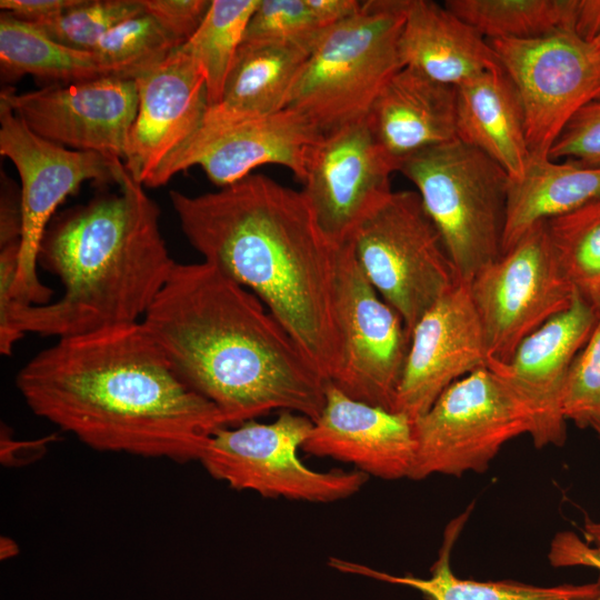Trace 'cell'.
<instances>
[{
	"label": "cell",
	"instance_id": "obj_1",
	"mask_svg": "<svg viewBox=\"0 0 600 600\" xmlns=\"http://www.w3.org/2000/svg\"><path fill=\"white\" fill-rule=\"evenodd\" d=\"M16 386L34 414L101 452L199 461L226 427L141 322L58 339L19 370Z\"/></svg>",
	"mask_w": 600,
	"mask_h": 600
},
{
	"label": "cell",
	"instance_id": "obj_2",
	"mask_svg": "<svg viewBox=\"0 0 600 600\" xmlns=\"http://www.w3.org/2000/svg\"><path fill=\"white\" fill-rule=\"evenodd\" d=\"M170 201L203 260L251 291L327 383L341 358L336 316L338 250L302 193L251 173L218 191Z\"/></svg>",
	"mask_w": 600,
	"mask_h": 600
},
{
	"label": "cell",
	"instance_id": "obj_3",
	"mask_svg": "<svg viewBox=\"0 0 600 600\" xmlns=\"http://www.w3.org/2000/svg\"><path fill=\"white\" fill-rule=\"evenodd\" d=\"M141 323L226 427L274 410L314 421L327 382L249 290L214 266L176 262Z\"/></svg>",
	"mask_w": 600,
	"mask_h": 600
},
{
	"label": "cell",
	"instance_id": "obj_4",
	"mask_svg": "<svg viewBox=\"0 0 600 600\" xmlns=\"http://www.w3.org/2000/svg\"><path fill=\"white\" fill-rule=\"evenodd\" d=\"M119 193L92 199L49 224L38 266L62 284L57 300L14 304L0 320V352L27 333L58 339L141 322L176 261L160 210L124 166Z\"/></svg>",
	"mask_w": 600,
	"mask_h": 600
},
{
	"label": "cell",
	"instance_id": "obj_5",
	"mask_svg": "<svg viewBox=\"0 0 600 600\" xmlns=\"http://www.w3.org/2000/svg\"><path fill=\"white\" fill-rule=\"evenodd\" d=\"M409 1H362L357 14L329 28L311 50L286 108L302 113L323 136L366 118L382 87L403 67L399 40Z\"/></svg>",
	"mask_w": 600,
	"mask_h": 600
},
{
	"label": "cell",
	"instance_id": "obj_6",
	"mask_svg": "<svg viewBox=\"0 0 600 600\" xmlns=\"http://www.w3.org/2000/svg\"><path fill=\"white\" fill-rule=\"evenodd\" d=\"M398 171L417 188L461 281L502 254L509 176L457 139L414 152Z\"/></svg>",
	"mask_w": 600,
	"mask_h": 600
},
{
	"label": "cell",
	"instance_id": "obj_7",
	"mask_svg": "<svg viewBox=\"0 0 600 600\" xmlns=\"http://www.w3.org/2000/svg\"><path fill=\"white\" fill-rule=\"evenodd\" d=\"M350 244L361 272L409 333L461 281L417 191H393Z\"/></svg>",
	"mask_w": 600,
	"mask_h": 600
},
{
	"label": "cell",
	"instance_id": "obj_8",
	"mask_svg": "<svg viewBox=\"0 0 600 600\" xmlns=\"http://www.w3.org/2000/svg\"><path fill=\"white\" fill-rule=\"evenodd\" d=\"M312 420L281 411L270 423L256 420L221 427L209 438L199 462L231 489L263 498L331 503L358 493L369 479L360 471H317L299 458Z\"/></svg>",
	"mask_w": 600,
	"mask_h": 600
},
{
	"label": "cell",
	"instance_id": "obj_9",
	"mask_svg": "<svg viewBox=\"0 0 600 600\" xmlns=\"http://www.w3.org/2000/svg\"><path fill=\"white\" fill-rule=\"evenodd\" d=\"M0 153L14 164L21 181L22 229L18 270L10 299L0 318L14 304H44L52 290L38 277V251L59 204L88 180L119 182L121 160L77 151L32 132L0 100Z\"/></svg>",
	"mask_w": 600,
	"mask_h": 600
},
{
	"label": "cell",
	"instance_id": "obj_10",
	"mask_svg": "<svg viewBox=\"0 0 600 600\" xmlns=\"http://www.w3.org/2000/svg\"><path fill=\"white\" fill-rule=\"evenodd\" d=\"M413 422L411 480L486 471L508 441L531 431L524 404L488 368L453 382Z\"/></svg>",
	"mask_w": 600,
	"mask_h": 600
},
{
	"label": "cell",
	"instance_id": "obj_11",
	"mask_svg": "<svg viewBox=\"0 0 600 600\" xmlns=\"http://www.w3.org/2000/svg\"><path fill=\"white\" fill-rule=\"evenodd\" d=\"M322 138L307 117L292 109L244 116L212 106L198 130L163 160L143 186H163L178 172L199 166L213 184L224 188L264 164L283 166L302 183Z\"/></svg>",
	"mask_w": 600,
	"mask_h": 600
},
{
	"label": "cell",
	"instance_id": "obj_12",
	"mask_svg": "<svg viewBox=\"0 0 600 600\" xmlns=\"http://www.w3.org/2000/svg\"><path fill=\"white\" fill-rule=\"evenodd\" d=\"M482 323L489 362H508L520 342L568 309L578 294L562 271L546 221L469 282Z\"/></svg>",
	"mask_w": 600,
	"mask_h": 600
},
{
	"label": "cell",
	"instance_id": "obj_13",
	"mask_svg": "<svg viewBox=\"0 0 600 600\" xmlns=\"http://www.w3.org/2000/svg\"><path fill=\"white\" fill-rule=\"evenodd\" d=\"M488 41L520 97L531 158H549L573 116L600 100V52L573 33Z\"/></svg>",
	"mask_w": 600,
	"mask_h": 600
},
{
	"label": "cell",
	"instance_id": "obj_14",
	"mask_svg": "<svg viewBox=\"0 0 600 600\" xmlns=\"http://www.w3.org/2000/svg\"><path fill=\"white\" fill-rule=\"evenodd\" d=\"M336 316L341 358L329 383L352 399L394 411L410 333L366 279L350 243L338 250Z\"/></svg>",
	"mask_w": 600,
	"mask_h": 600
},
{
	"label": "cell",
	"instance_id": "obj_15",
	"mask_svg": "<svg viewBox=\"0 0 600 600\" xmlns=\"http://www.w3.org/2000/svg\"><path fill=\"white\" fill-rule=\"evenodd\" d=\"M398 163L378 143L367 119L324 134L302 181L314 217L337 247L354 234L392 194Z\"/></svg>",
	"mask_w": 600,
	"mask_h": 600
},
{
	"label": "cell",
	"instance_id": "obj_16",
	"mask_svg": "<svg viewBox=\"0 0 600 600\" xmlns=\"http://www.w3.org/2000/svg\"><path fill=\"white\" fill-rule=\"evenodd\" d=\"M0 100L39 137L121 161L138 109L136 81L118 76L49 84L23 93L6 87Z\"/></svg>",
	"mask_w": 600,
	"mask_h": 600
},
{
	"label": "cell",
	"instance_id": "obj_17",
	"mask_svg": "<svg viewBox=\"0 0 600 600\" xmlns=\"http://www.w3.org/2000/svg\"><path fill=\"white\" fill-rule=\"evenodd\" d=\"M598 321L596 308L577 294L568 309L523 339L508 362L488 363L529 411V436L537 448L559 447L567 439V378Z\"/></svg>",
	"mask_w": 600,
	"mask_h": 600
},
{
	"label": "cell",
	"instance_id": "obj_18",
	"mask_svg": "<svg viewBox=\"0 0 600 600\" xmlns=\"http://www.w3.org/2000/svg\"><path fill=\"white\" fill-rule=\"evenodd\" d=\"M487 367L482 323L460 281L412 329L394 411L416 420L453 382Z\"/></svg>",
	"mask_w": 600,
	"mask_h": 600
},
{
	"label": "cell",
	"instance_id": "obj_19",
	"mask_svg": "<svg viewBox=\"0 0 600 600\" xmlns=\"http://www.w3.org/2000/svg\"><path fill=\"white\" fill-rule=\"evenodd\" d=\"M134 81L138 109L122 162L129 174L144 184L198 130L209 101L204 76L183 46Z\"/></svg>",
	"mask_w": 600,
	"mask_h": 600
},
{
	"label": "cell",
	"instance_id": "obj_20",
	"mask_svg": "<svg viewBox=\"0 0 600 600\" xmlns=\"http://www.w3.org/2000/svg\"><path fill=\"white\" fill-rule=\"evenodd\" d=\"M414 422L407 414L359 401L331 383L302 450L353 466L368 477L409 479L416 457Z\"/></svg>",
	"mask_w": 600,
	"mask_h": 600
},
{
	"label": "cell",
	"instance_id": "obj_21",
	"mask_svg": "<svg viewBox=\"0 0 600 600\" xmlns=\"http://www.w3.org/2000/svg\"><path fill=\"white\" fill-rule=\"evenodd\" d=\"M457 87L402 67L373 100L367 122L378 143L399 162L457 134Z\"/></svg>",
	"mask_w": 600,
	"mask_h": 600
},
{
	"label": "cell",
	"instance_id": "obj_22",
	"mask_svg": "<svg viewBox=\"0 0 600 600\" xmlns=\"http://www.w3.org/2000/svg\"><path fill=\"white\" fill-rule=\"evenodd\" d=\"M403 67L459 87L503 69L489 41L444 4L410 0L399 40Z\"/></svg>",
	"mask_w": 600,
	"mask_h": 600
},
{
	"label": "cell",
	"instance_id": "obj_23",
	"mask_svg": "<svg viewBox=\"0 0 600 600\" xmlns=\"http://www.w3.org/2000/svg\"><path fill=\"white\" fill-rule=\"evenodd\" d=\"M457 134L509 176L520 177L531 158L518 91L503 69L457 87Z\"/></svg>",
	"mask_w": 600,
	"mask_h": 600
},
{
	"label": "cell",
	"instance_id": "obj_24",
	"mask_svg": "<svg viewBox=\"0 0 600 600\" xmlns=\"http://www.w3.org/2000/svg\"><path fill=\"white\" fill-rule=\"evenodd\" d=\"M470 514V508L446 528L438 558L429 578L394 576L369 566L340 558H330L329 567L349 574L409 587L429 600H594L600 593V578L586 584L539 587L517 581H476L458 578L451 570L452 548Z\"/></svg>",
	"mask_w": 600,
	"mask_h": 600
},
{
	"label": "cell",
	"instance_id": "obj_25",
	"mask_svg": "<svg viewBox=\"0 0 600 600\" xmlns=\"http://www.w3.org/2000/svg\"><path fill=\"white\" fill-rule=\"evenodd\" d=\"M597 199H600V169L530 158L520 177L509 178L502 253L536 224Z\"/></svg>",
	"mask_w": 600,
	"mask_h": 600
},
{
	"label": "cell",
	"instance_id": "obj_26",
	"mask_svg": "<svg viewBox=\"0 0 600 600\" xmlns=\"http://www.w3.org/2000/svg\"><path fill=\"white\" fill-rule=\"evenodd\" d=\"M444 6L487 40L573 33L592 42L600 0H447Z\"/></svg>",
	"mask_w": 600,
	"mask_h": 600
},
{
	"label": "cell",
	"instance_id": "obj_27",
	"mask_svg": "<svg viewBox=\"0 0 600 600\" xmlns=\"http://www.w3.org/2000/svg\"><path fill=\"white\" fill-rule=\"evenodd\" d=\"M311 50L289 42L243 41L216 106L244 116L283 110Z\"/></svg>",
	"mask_w": 600,
	"mask_h": 600
},
{
	"label": "cell",
	"instance_id": "obj_28",
	"mask_svg": "<svg viewBox=\"0 0 600 600\" xmlns=\"http://www.w3.org/2000/svg\"><path fill=\"white\" fill-rule=\"evenodd\" d=\"M0 69L4 80L31 74L53 84L111 76L93 52L69 48L37 26L3 11L0 14Z\"/></svg>",
	"mask_w": 600,
	"mask_h": 600
},
{
	"label": "cell",
	"instance_id": "obj_29",
	"mask_svg": "<svg viewBox=\"0 0 600 600\" xmlns=\"http://www.w3.org/2000/svg\"><path fill=\"white\" fill-rule=\"evenodd\" d=\"M259 0H211L194 34L182 44L201 69L209 107L220 103L224 83Z\"/></svg>",
	"mask_w": 600,
	"mask_h": 600
},
{
	"label": "cell",
	"instance_id": "obj_30",
	"mask_svg": "<svg viewBox=\"0 0 600 600\" xmlns=\"http://www.w3.org/2000/svg\"><path fill=\"white\" fill-rule=\"evenodd\" d=\"M546 229L568 280L596 308L600 301V199L547 220Z\"/></svg>",
	"mask_w": 600,
	"mask_h": 600
},
{
	"label": "cell",
	"instance_id": "obj_31",
	"mask_svg": "<svg viewBox=\"0 0 600 600\" xmlns=\"http://www.w3.org/2000/svg\"><path fill=\"white\" fill-rule=\"evenodd\" d=\"M183 43L143 11L109 30L93 47L111 76L136 79Z\"/></svg>",
	"mask_w": 600,
	"mask_h": 600
},
{
	"label": "cell",
	"instance_id": "obj_32",
	"mask_svg": "<svg viewBox=\"0 0 600 600\" xmlns=\"http://www.w3.org/2000/svg\"><path fill=\"white\" fill-rule=\"evenodd\" d=\"M143 11L141 0H80L54 19L34 26L69 48L91 52L109 30Z\"/></svg>",
	"mask_w": 600,
	"mask_h": 600
},
{
	"label": "cell",
	"instance_id": "obj_33",
	"mask_svg": "<svg viewBox=\"0 0 600 600\" xmlns=\"http://www.w3.org/2000/svg\"><path fill=\"white\" fill-rule=\"evenodd\" d=\"M328 29L308 0H259L243 41L289 42L313 49Z\"/></svg>",
	"mask_w": 600,
	"mask_h": 600
},
{
	"label": "cell",
	"instance_id": "obj_34",
	"mask_svg": "<svg viewBox=\"0 0 600 600\" xmlns=\"http://www.w3.org/2000/svg\"><path fill=\"white\" fill-rule=\"evenodd\" d=\"M563 414L582 429L600 424V322L570 368Z\"/></svg>",
	"mask_w": 600,
	"mask_h": 600
},
{
	"label": "cell",
	"instance_id": "obj_35",
	"mask_svg": "<svg viewBox=\"0 0 600 600\" xmlns=\"http://www.w3.org/2000/svg\"><path fill=\"white\" fill-rule=\"evenodd\" d=\"M549 159L600 169V100L573 116L552 146Z\"/></svg>",
	"mask_w": 600,
	"mask_h": 600
},
{
	"label": "cell",
	"instance_id": "obj_36",
	"mask_svg": "<svg viewBox=\"0 0 600 600\" xmlns=\"http://www.w3.org/2000/svg\"><path fill=\"white\" fill-rule=\"evenodd\" d=\"M144 11L183 44L194 34L211 0H141Z\"/></svg>",
	"mask_w": 600,
	"mask_h": 600
},
{
	"label": "cell",
	"instance_id": "obj_37",
	"mask_svg": "<svg viewBox=\"0 0 600 600\" xmlns=\"http://www.w3.org/2000/svg\"><path fill=\"white\" fill-rule=\"evenodd\" d=\"M549 559L554 567L586 566L600 572V550L572 532L559 533L550 547Z\"/></svg>",
	"mask_w": 600,
	"mask_h": 600
},
{
	"label": "cell",
	"instance_id": "obj_38",
	"mask_svg": "<svg viewBox=\"0 0 600 600\" xmlns=\"http://www.w3.org/2000/svg\"><path fill=\"white\" fill-rule=\"evenodd\" d=\"M80 0H1L0 8L12 17L39 24L54 19Z\"/></svg>",
	"mask_w": 600,
	"mask_h": 600
},
{
	"label": "cell",
	"instance_id": "obj_39",
	"mask_svg": "<svg viewBox=\"0 0 600 600\" xmlns=\"http://www.w3.org/2000/svg\"><path fill=\"white\" fill-rule=\"evenodd\" d=\"M0 206V246L21 239V193L13 190L10 180H2Z\"/></svg>",
	"mask_w": 600,
	"mask_h": 600
},
{
	"label": "cell",
	"instance_id": "obj_40",
	"mask_svg": "<svg viewBox=\"0 0 600 600\" xmlns=\"http://www.w3.org/2000/svg\"><path fill=\"white\" fill-rule=\"evenodd\" d=\"M308 3L320 22L328 28L353 17L362 7L359 0H308Z\"/></svg>",
	"mask_w": 600,
	"mask_h": 600
},
{
	"label": "cell",
	"instance_id": "obj_41",
	"mask_svg": "<svg viewBox=\"0 0 600 600\" xmlns=\"http://www.w3.org/2000/svg\"><path fill=\"white\" fill-rule=\"evenodd\" d=\"M600 438V424L592 428ZM583 534L588 544L593 543L600 550V518L596 521L587 519L583 524Z\"/></svg>",
	"mask_w": 600,
	"mask_h": 600
},
{
	"label": "cell",
	"instance_id": "obj_42",
	"mask_svg": "<svg viewBox=\"0 0 600 600\" xmlns=\"http://www.w3.org/2000/svg\"><path fill=\"white\" fill-rule=\"evenodd\" d=\"M592 43H593V46L596 47V49L600 52V32H599L598 36L593 39Z\"/></svg>",
	"mask_w": 600,
	"mask_h": 600
},
{
	"label": "cell",
	"instance_id": "obj_43",
	"mask_svg": "<svg viewBox=\"0 0 600 600\" xmlns=\"http://www.w3.org/2000/svg\"><path fill=\"white\" fill-rule=\"evenodd\" d=\"M596 310H597V313H598V322H600V301L598 302L597 307H596Z\"/></svg>",
	"mask_w": 600,
	"mask_h": 600
},
{
	"label": "cell",
	"instance_id": "obj_44",
	"mask_svg": "<svg viewBox=\"0 0 600 600\" xmlns=\"http://www.w3.org/2000/svg\"><path fill=\"white\" fill-rule=\"evenodd\" d=\"M599 578H600V576H599ZM594 600H600V593H599V596H598Z\"/></svg>",
	"mask_w": 600,
	"mask_h": 600
}]
</instances>
